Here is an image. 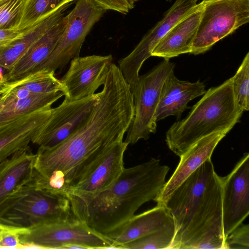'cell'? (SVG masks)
<instances>
[{
	"label": "cell",
	"instance_id": "obj_4",
	"mask_svg": "<svg viewBox=\"0 0 249 249\" xmlns=\"http://www.w3.org/2000/svg\"><path fill=\"white\" fill-rule=\"evenodd\" d=\"M243 112L236 100L230 78L209 89L185 118L170 126L166 133V144L180 157L205 136L217 132L227 134L240 122Z\"/></svg>",
	"mask_w": 249,
	"mask_h": 249
},
{
	"label": "cell",
	"instance_id": "obj_3",
	"mask_svg": "<svg viewBox=\"0 0 249 249\" xmlns=\"http://www.w3.org/2000/svg\"><path fill=\"white\" fill-rule=\"evenodd\" d=\"M159 159L124 168L113 185L89 198L69 197L73 216L107 237L131 218L145 203L156 201L170 168Z\"/></svg>",
	"mask_w": 249,
	"mask_h": 249
},
{
	"label": "cell",
	"instance_id": "obj_2",
	"mask_svg": "<svg viewBox=\"0 0 249 249\" xmlns=\"http://www.w3.org/2000/svg\"><path fill=\"white\" fill-rule=\"evenodd\" d=\"M160 204L169 210L175 221L170 249H226L221 177L211 158Z\"/></svg>",
	"mask_w": 249,
	"mask_h": 249
},
{
	"label": "cell",
	"instance_id": "obj_33",
	"mask_svg": "<svg viewBox=\"0 0 249 249\" xmlns=\"http://www.w3.org/2000/svg\"><path fill=\"white\" fill-rule=\"evenodd\" d=\"M28 231V228L10 226L0 223V237L3 234L11 232L24 233Z\"/></svg>",
	"mask_w": 249,
	"mask_h": 249
},
{
	"label": "cell",
	"instance_id": "obj_26",
	"mask_svg": "<svg viewBox=\"0 0 249 249\" xmlns=\"http://www.w3.org/2000/svg\"><path fill=\"white\" fill-rule=\"evenodd\" d=\"M176 232L175 224L164 229L122 245L118 249H170Z\"/></svg>",
	"mask_w": 249,
	"mask_h": 249
},
{
	"label": "cell",
	"instance_id": "obj_18",
	"mask_svg": "<svg viewBox=\"0 0 249 249\" xmlns=\"http://www.w3.org/2000/svg\"><path fill=\"white\" fill-rule=\"evenodd\" d=\"M206 91L205 85L199 80L195 82L181 80L172 72L162 86L155 113L156 121L169 116L180 117L189 108V102L203 95Z\"/></svg>",
	"mask_w": 249,
	"mask_h": 249
},
{
	"label": "cell",
	"instance_id": "obj_10",
	"mask_svg": "<svg viewBox=\"0 0 249 249\" xmlns=\"http://www.w3.org/2000/svg\"><path fill=\"white\" fill-rule=\"evenodd\" d=\"M198 0H176L162 18L142 37L127 56L118 61V67L130 89L139 77L144 62L151 56L156 45L167 32L197 4Z\"/></svg>",
	"mask_w": 249,
	"mask_h": 249
},
{
	"label": "cell",
	"instance_id": "obj_15",
	"mask_svg": "<svg viewBox=\"0 0 249 249\" xmlns=\"http://www.w3.org/2000/svg\"><path fill=\"white\" fill-rule=\"evenodd\" d=\"M53 107L28 114L0 130V163L16 152L29 147L50 117Z\"/></svg>",
	"mask_w": 249,
	"mask_h": 249
},
{
	"label": "cell",
	"instance_id": "obj_13",
	"mask_svg": "<svg viewBox=\"0 0 249 249\" xmlns=\"http://www.w3.org/2000/svg\"><path fill=\"white\" fill-rule=\"evenodd\" d=\"M225 239L249 214V154L245 153L231 172L221 177Z\"/></svg>",
	"mask_w": 249,
	"mask_h": 249
},
{
	"label": "cell",
	"instance_id": "obj_11",
	"mask_svg": "<svg viewBox=\"0 0 249 249\" xmlns=\"http://www.w3.org/2000/svg\"><path fill=\"white\" fill-rule=\"evenodd\" d=\"M128 144L123 140L108 147L67 192L69 197L94 196L111 187L123 172Z\"/></svg>",
	"mask_w": 249,
	"mask_h": 249
},
{
	"label": "cell",
	"instance_id": "obj_16",
	"mask_svg": "<svg viewBox=\"0 0 249 249\" xmlns=\"http://www.w3.org/2000/svg\"><path fill=\"white\" fill-rule=\"evenodd\" d=\"M203 1L177 22L161 38L151 53V56L164 59L191 53L200 21Z\"/></svg>",
	"mask_w": 249,
	"mask_h": 249
},
{
	"label": "cell",
	"instance_id": "obj_5",
	"mask_svg": "<svg viewBox=\"0 0 249 249\" xmlns=\"http://www.w3.org/2000/svg\"><path fill=\"white\" fill-rule=\"evenodd\" d=\"M72 216L66 194L36 189L31 180L0 205V223L10 226L29 228L41 223L65 221Z\"/></svg>",
	"mask_w": 249,
	"mask_h": 249
},
{
	"label": "cell",
	"instance_id": "obj_14",
	"mask_svg": "<svg viewBox=\"0 0 249 249\" xmlns=\"http://www.w3.org/2000/svg\"><path fill=\"white\" fill-rule=\"evenodd\" d=\"M112 60L111 54L79 56L71 59L61 79L65 99L78 100L95 94L104 85Z\"/></svg>",
	"mask_w": 249,
	"mask_h": 249
},
{
	"label": "cell",
	"instance_id": "obj_23",
	"mask_svg": "<svg viewBox=\"0 0 249 249\" xmlns=\"http://www.w3.org/2000/svg\"><path fill=\"white\" fill-rule=\"evenodd\" d=\"M63 96L64 94L62 91L35 94L24 99L9 101L0 106V130L28 114L52 107Z\"/></svg>",
	"mask_w": 249,
	"mask_h": 249
},
{
	"label": "cell",
	"instance_id": "obj_9",
	"mask_svg": "<svg viewBox=\"0 0 249 249\" xmlns=\"http://www.w3.org/2000/svg\"><path fill=\"white\" fill-rule=\"evenodd\" d=\"M106 11L91 0H77L73 8L67 15L66 27L55 48L31 73L41 70L55 72L62 70L73 58L79 56L86 36Z\"/></svg>",
	"mask_w": 249,
	"mask_h": 249
},
{
	"label": "cell",
	"instance_id": "obj_30",
	"mask_svg": "<svg viewBox=\"0 0 249 249\" xmlns=\"http://www.w3.org/2000/svg\"><path fill=\"white\" fill-rule=\"evenodd\" d=\"M107 10H113L125 15L132 9L139 0H91Z\"/></svg>",
	"mask_w": 249,
	"mask_h": 249
},
{
	"label": "cell",
	"instance_id": "obj_28",
	"mask_svg": "<svg viewBox=\"0 0 249 249\" xmlns=\"http://www.w3.org/2000/svg\"><path fill=\"white\" fill-rule=\"evenodd\" d=\"M26 0H0V29L17 30Z\"/></svg>",
	"mask_w": 249,
	"mask_h": 249
},
{
	"label": "cell",
	"instance_id": "obj_1",
	"mask_svg": "<svg viewBox=\"0 0 249 249\" xmlns=\"http://www.w3.org/2000/svg\"><path fill=\"white\" fill-rule=\"evenodd\" d=\"M98 95L87 118L70 136L52 147H38L34 168L49 188L65 193L108 147L123 140L134 118V99L115 64Z\"/></svg>",
	"mask_w": 249,
	"mask_h": 249
},
{
	"label": "cell",
	"instance_id": "obj_19",
	"mask_svg": "<svg viewBox=\"0 0 249 249\" xmlns=\"http://www.w3.org/2000/svg\"><path fill=\"white\" fill-rule=\"evenodd\" d=\"M174 218L163 205L134 215L124 225L107 237L111 239L114 249L164 229L175 224Z\"/></svg>",
	"mask_w": 249,
	"mask_h": 249
},
{
	"label": "cell",
	"instance_id": "obj_6",
	"mask_svg": "<svg viewBox=\"0 0 249 249\" xmlns=\"http://www.w3.org/2000/svg\"><path fill=\"white\" fill-rule=\"evenodd\" d=\"M19 236L21 249H114L111 239L73 216L65 221L43 223Z\"/></svg>",
	"mask_w": 249,
	"mask_h": 249
},
{
	"label": "cell",
	"instance_id": "obj_29",
	"mask_svg": "<svg viewBox=\"0 0 249 249\" xmlns=\"http://www.w3.org/2000/svg\"><path fill=\"white\" fill-rule=\"evenodd\" d=\"M226 249H249V226L241 223L235 228L225 239Z\"/></svg>",
	"mask_w": 249,
	"mask_h": 249
},
{
	"label": "cell",
	"instance_id": "obj_17",
	"mask_svg": "<svg viewBox=\"0 0 249 249\" xmlns=\"http://www.w3.org/2000/svg\"><path fill=\"white\" fill-rule=\"evenodd\" d=\"M226 134L224 132H217L205 136L180 157V161L176 169L155 201L158 204L163 203L180 184L211 158L215 148Z\"/></svg>",
	"mask_w": 249,
	"mask_h": 249
},
{
	"label": "cell",
	"instance_id": "obj_8",
	"mask_svg": "<svg viewBox=\"0 0 249 249\" xmlns=\"http://www.w3.org/2000/svg\"><path fill=\"white\" fill-rule=\"evenodd\" d=\"M191 53H203L249 22V0H203Z\"/></svg>",
	"mask_w": 249,
	"mask_h": 249
},
{
	"label": "cell",
	"instance_id": "obj_25",
	"mask_svg": "<svg viewBox=\"0 0 249 249\" xmlns=\"http://www.w3.org/2000/svg\"><path fill=\"white\" fill-rule=\"evenodd\" d=\"M75 0H26L22 18L17 29L22 32L43 17Z\"/></svg>",
	"mask_w": 249,
	"mask_h": 249
},
{
	"label": "cell",
	"instance_id": "obj_31",
	"mask_svg": "<svg viewBox=\"0 0 249 249\" xmlns=\"http://www.w3.org/2000/svg\"><path fill=\"white\" fill-rule=\"evenodd\" d=\"M18 232H8L0 237V249H21L19 236Z\"/></svg>",
	"mask_w": 249,
	"mask_h": 249
},
{
	"label": "cell",
	"instance_id": "obj_20",
	"mask_svg": "<svg viewBox=\"0 0 249 249\" xmlns=\"http://www.w3.org/2000/svg\"><path fill=\"white\" fill-rule=\"evenodd\" d=\"M71 3L65 4L43 17L32 27L22 31L19 37L0 48V67L10 70L36 41L61 20Z\"/></svg>",
	"mask_w": 249,
	"mask_h": 249
},
{
	"label": "cell",
	"instance_id": "obj_7",
	"mask_svg": "<svg viewBox=\"0 0 249 249\" xmlns=\"http://www.w3.org/2000/svg\"><path fill=\"white\" fill-rule=\"evenodd\" d=\"M175 64L164 59L151 70L140 75L131 89L133 96L134 115L124 142L133 144L141 139L147 140L157 129L155 113L163 84L174 71Z\"/></svg>",
	"mask_w": 249,
	"mask_h": 249
},
{
	"label": "cell",
	"instance_id": "obj_24",
	"mask_svg": "<svg viewBox=\"0 0 249 249\" xmlns=\"http://www.w3.org/2000/svg\"><path fill=\"white\" fill-rule=\"evenodd\" d=\"M5 83L12 87L25 88L34 94L62 92L61 80L55 77L54 71L48 70L37 71L18 80Z\"/></svg>",
	"mask_w": 249,
	"mask_h": 249
},
{
	"label": "cell",
	"instance_id": "obj_32",
	"mask_svg": "<svg viewBox=\"0 0 249 249\" xmlns=\"http://www.w3.org/2000/svg\"><path fill=\"white\" fill-rule=\"evenodd\" d=\"M22 32L17 30L0 29V48L5 46L19 37Z\"/></svg>",
	"mask_w": 249,
	"mask_h": 249
},
{
	"label": "cell",
	"instance_id": "obj_27",
	"mask_svg": "<svg viewBox=\"0 0 249 249\" xmlns=\"http://www.w3.org/2000/svg\"><path fill=\"white\" fill-rule=\"evenodd\" d=\"M234 96L243 111L249 110V53L244 57L233 76L231 77Z\"/></svg>",
	"mask_w": 249,
	"mask_h": 249
},
{
	"label": "cell",
	"instance_id": "obj_12",
	"mask_svg": "<svg viewBox=\"0 0 249 249\" xmlns=\"http://www.w3.org/2000/svg\"><path fill=\"white\" fill-rule=\"evenodd\" d=\"M98 96L97 93L78 100L64 99L58 106L53 108L49 120L32 142L48 148L65 140L87 118Z\"/></svg>",
	"mask_w": 249,
	"mask_h": 249
},
{
	"label": "cell",
	"instance_id": "obj_34",
	"mask_svg": "<svg viewBox=\"0 0 249 249\" xmlns=\"http://www.w3.org/2000/svg\"><path fill=\"white\" fill-rule=\"evenodd\" d=\"M166 0V1H167V2H171V1H172L173 0Z\"/></svg>",
	"mask_w": 249,
	"mask_h": 249
},
{
	"label": "cell",
	"instance_id": "obj_22",
	"mask_svg": "<svg viewBox=\"0 0 249 249\" xmlns=\"http://www.w3.org/2000/svg\"><path fill=\"white\" fill-rule=\"evenodd\" d=\"M36 154L30 147L0 163V205L31 179Z\"/></svg>",
	"mask_w": 249,
	"mask_h": 249
},
{
	"label": "cell",
	"instance_id": "obj_21",
	"mask_svg": "<svg viewBox=\"0 0 249 249\" xmlns=\"http://www.w3.org/2000/svg\"><path fill=\"white\" fill-rule=\"evenodd\" d=\"M67 22L66 15L58 23L36 41L8 71L3 76L5 82L18 80L26 76L44 62L55 48Z\"/></svg>",
	"mask_w": 249,
	"mask_h": 249
}]
</instances>
